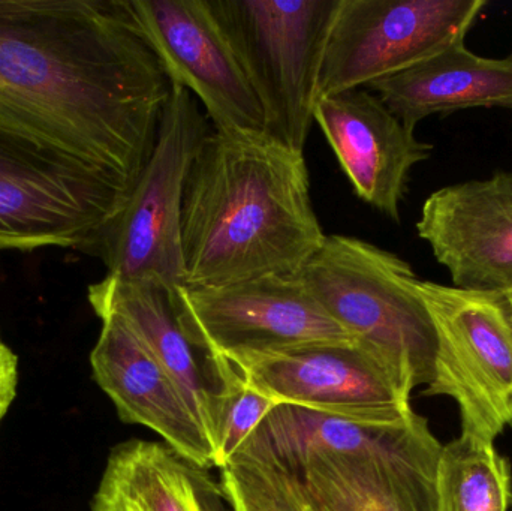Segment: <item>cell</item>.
<instances>
[{
    "instance_id": "obj_1",
    "label": "cell",
    "mask_w": 512,
    "mask_h": 511,
    "mask_svg": "<svg viewBox=\"0 0 512 511\" xmlns=\"http://www.w3.org/2000/svg\"><path fill=\"white\" fill-rule=\"evenodd\" d=\"M170 90L126 0H0V111L129 192Z\"/></svg>"
},
{
    "instance_id": "obj_2",
    "label": "cell",
    "mask_w": 512,
    "mask_h": 511,
    "mask_svg": "<svg viewBox=\"0 0 512 511\" xmlns=\"http://www.w3.org/2000/svg\"><path fill=\"white\" fill-rule=\"evenodd\" d=\"M180 237L186 287L300 273L327 239L304 153L210 131L186 179Z\"/></svg>"
},
{
    "instance_id": "obj_3",
    "label": "cell",
    "mask_w": 512,
    "mask_h": 511,
    "mask_svg": "<svg viewBox=\"0 0 512 511\" xmlns=\"http://www.w3.org/2000/svg\"><path fill=\"white\" fill-rule=\"evenodd\" d=\"M300 276L355 341L408 375L415 389L432 383L438 330L406 261L357 237L333 234Z\"/></svg>"
},
{
    "instance_id": "obj_4",
    "label": "cell",
    "mask_w": 512,
    "mask_h": 511,
    "mask_svg": "<svg viewBox=\"0 0 512 511\" xmlns=\"http://www.w3.org/2000/svg\"><path fill=\"white\" fill-rule=\"evenodd\" d=\"M129 189L0 111V251L84 252Z\"/></svg>"
},
{
    "instance_id": "obj_5",
    "label": "cell",
    "mask_w": 512,
    "mask_h": 511,
    "mask_svg": "<svg viewBox=\"0 0 512 511\" xmlns=\"http://www.w3.org/2000/svg\"><path fill=\"white\" fill-rule=\"evenodd\" d=\"M197 99L171 84L152 152L122 209L84 249L101 258L107 276L152 279L177 293L183 270V197L192 162L209 135Z\"/></svg>"
},
{
    "instance_id": "obj_6",
    "label": "cell",
    "mask_w": 512,
    "mask_h": 511,
    "mask_svg": "<svg viewBox=\"0 0 512 511\" xmlns=\"http://www.w3.org/2000/svg\"><path fill=\"white\" fill-rule=\"evenodd\" d=\"M264 108L271 140L304 153L340 0H209Z\"/></svg>"
},
{
    "instance_id": "obj_7",
    "label": "cell",
    "mask_w": 512,
    "mask_h": 511,
    "mask_svg": "<svg viewBox=\"0 0 512 511\" xmlns=\"http://www.w3.org/2000/svg\"><path fill=\"white\" fill-rule=\"evenodd\" d=\"M442 447L427 419L414 413L387 437L351 452L237 455L277 468L303 511H436Z\"/></svg>"
},
{
    "instance_id": "obj_8",
    "label": "cell",
    "mask_w": 512,
    "mask_h": 511,
    "mask_svg": "<svg viewBox=\"0 0 512 511\" xmlns=\"http://www.w3.org/2000/svg\"><path fill=\"white\" fill-rule=\"evenodd\" d=\"M438 330L432 383L424 396L459 405L462 434L495 443L512 425V293L420 281Z\"/></svg>"
},
{
    "instance_id": "obj_9",
    "label": "cell",
    "mask_w": 512,
    "mask_h": 511,
    "mask_svg": "<svg viewBox=\"0 0 512 511\" xmlns=\"http://www.w3.org/2000/svg\"><path fill=\"white\" fill-rule=\"evenodd\" d=\"M486 0H340L318 99L367 87L466 39Z\"/></svg>"
},
{
    "instance_id": "obj_10",
    "label": "cell",
    "mask_w": 512,
    "mask_h": 511,
    "mask_svg": "<svg viewBox=\"0 0 512 511\" xmlns=\"http://www.w3.org/2000/svg\"><path fill=\"white\" fill-rule=\"evenodd\" d=\"M198 332L239 371L274 354L324 342L355 341L297 275H271L219 287L179 288Z\"/></svg>"
},
{
    "instance_id": "obj_11",
    "label": "cell",
    "mask_w": 512,
    "mask_h": 511,
    "mask_svg": "<svg viewBox=\"0 0 512 511\" xmlns=\"http://www.w3.org/2000/svg\"><path fill=\"white\" fill-rule=\"evenodd\" d=\"M171 84L206 108L218 131L267 135L264 108L209 0H126Z\"/></svg>"
},
{
    "instance_id": "obj_12",
    "label": "cell",
    "mask_w": 512,
    "mask_h": 511,
    "mask_svg": "<svg viewBox=\"0 0 512 511\" xmlns=\"http://www.w3.org/2000/svg\"><path fill=\"white\" fill-rule=\"evenodd\" d=\"M279 405L360 423H397L415 413L411 378L357 341L324 342L274 354L243 372Z\"/></svg>"
},
{
    "instance_id": "obj_13",
    "label": "cell",
    "mask_w": 512,
    "mask_h": 511,
    "mask_svg": "<svg viewBox=\"0 0 512 511\" xmlns=\"http://www.w3.org/2000/svg\"><path fill=\"white\" fill-rule=\"evenodd\" d=\"M95 314L122 318L176 381L215 450L228 405L246 378L198 332L177 293L152 279L105 276L89 287Z\"/></svg>"
},
{
    "instance_id": "obj_14",
    "label": "cell",
    "mask_w": 512,
    "mask_h": 511,
    "mask_svg": "<svg viewBox=\"0 0 512 511\" xmlns=\"http://www.w3.org/2000/svg\"><path fill=\"white\" fill-rule=\"evenodd\" d=\"M417 230L454 287L512 293V171L433 192Z\"/></svg>"
},
{
    "instance_id": "obj_15",
    "label": "cell",
    "mask_w": 512,
    "mask_h": 511,
    "mask_svg": "<svg viewBox=\"0 0 512 511\" xmlns=\"http://www.w3.org/2000/svg\"><path fill=\"white\" fill-rule=\"evenodd\" d=\"M313 119L355 194L400 222L412 168L430 158L432 144L418 140L414 129L366 87L319 98Z\"/></svg>"
},
{
    "instance_id": "obj_16",
    "label": "cell",
    "mask_w": 512,
    "mask_h": 511,
    "mask_svg": "<svg viewBox=\"0 0 512 511\" xmlns=\"http://www.w3.org/2000/svg\"><path fill=\"white\" fill-rule=\"evenodd\" d=\"M96 315L102 327L90 353V368L119 419L152 429L165 444L201 467H215V450L206 431L149 345L117 315Z\"/></svg>"
},
{
    "instance_id": "obj_17",
    "label": "cell",
    "mask_w": 512,
    "mask_h": 511,
    "mask_svg": "<svg viewBox=\"0 0 512 511\" xmlns=\"http://www.w3.org/2000/svg\"><path fill=\"white\" fill-rule=\"evenodd\" d=\"M90 511H231L210 468L164 441L128 440L108 453Z\"/></svg>"
},
{
    "instance_id": "obj_18",
    "label": "cell",
    "mask_w": 512,
    "mask_h": 511,
    "mask_svg": "<svg viewBox=\"0 0 512 511\" xmlns=\"http://www.w3.org/2000/svg\"><path fill=\"white\" fill-rule=\"evenodd\" d=\"M366 89L414 131L432 114L447 116L469 108L512 110V53L502 59L477 56L463 41Z\"/></svg>"
},
{
    "instance_id": "obj_19",
    "label": "cell",
    "mask_w": 512,
    "mask_h": 511,
    "mask_svg": "<svg viewBox=\"0 0 512 511\" xmlns=\"http://www.w3.org/2000/svg\"><path fill=\"white\" fill-rule=\"evenodd\" d=\"M436 511H507L511 470L495 444L462 434L442 447Z\"/></svg>"
},
{
    "instance_id": "obj_20",
    "label": "cell",
    "mask_w": 512,
    "mask_h": 511,
    "mask_svg": "<svg viewBox=\"0 0 512 511\" xmlns=\"http://www.w3.org/2000/svg\"><path fill=\"white\" fill-rule=\"evenodd\" d=\"M221 474L231 511H303L283 474L268 462L237 455Z\"/></svg>"
},
{
    "instance_id": "obj_21",
    "label": "cell",
    "mask_w": 512,
    "mask_h": 511,
    "mask_svg": "<svg viewBox=\"0 0 512 511\" xmlns=\"http://www.w3.org/2000/svg\"><path fill=\"white\" fill-rule=\"evenodd\" d=\"M277 405L276 401L248 383L237 392L228 405L215 441L216 468L222 470L230 464L231 459L248 443L251 435Z\"/></svg>"
},
{
    "instance_id": "obj_22",
    "label": "cell",
    "mask_w": 512,
    "mask_h": 511,
    "mask_svg": "<svg viewBox=\"0 0 512 511\" xmlns=\"http://www.w3.org/2000/svg\"><path fill=\"white\" fill-rule=\"evenodd\" d=\"M18 357L0 335V425L11 410L18 390Z\"/></svg>"
}]
</instances>
